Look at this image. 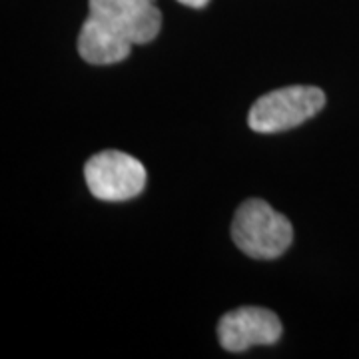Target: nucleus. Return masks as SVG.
<instances>
[{"label":"nucleus","mask_w":359,"mask_h":359,"mask_svg":"<svg viewBox=\"0 0 359 359\" xmlns=\"http://www.w3.org/2000/svg\"><path fill=\"white\" fill-rule=\"evenodd\" d=\"M88 6L78 36V52L88 65L122 62L132 46L152 42L162 26L154 0H88Z\"/></svg>","instance_id":"nucleus-1"},{"label":"nucleus","mask_w":359,"mask_h":359,"mask_svg":"<svg viewBox=\"0 0 359 359\" xmlns=\"http://www.w3.org/2000/svg\"><path fill=\"white\" fill-rule=\"evenodd\" d=\"M325 106L323 90L316 86H287L257 98L248 124L259 134H276L295 128L313 118Z\"/></svg>","instance_id":"nucleus-3"},{"label":"nucleus","mask_w":359,"mask_h":359,"mask_svg":"<svg viewBox=\"0 0 359 359\" xmlns=\"http://www.w3.org/2000/svg\"><path fill=\"white\" fill-rule=\"evenodd\" d=\"M282 337V321L266 308L245 306L226 313L218 323L219 346L226 351H245L254 346H271Z\"/></svg>","instance_id":"nucleus-5"},{"label":"nucleus","mask_w":359,"mask_h":359,"mask_svg":"<svg viewBox=\"0 0 359 359\" xmlns=\"http://www.w3.org/2000/svg\"><path fill=\"white\" fill-rule=\"evenodd\" d=\"M231 238L250 257L273 259L292 245L294 230L283 214L254 198L238 208L231 222Z\"/></svg>","instance_id":"nucleus-2"},{"label":"nucleus","mask_w":359,"mask_h":359,"mask_svg":"<svg viewBox=\"0 0 359 359\" xmlns=\"http://www.w3.org/2000/svg\"><path fill=\"white\" fill-rule=\"evenodd\" d=\"M84 178L94 198L104 202H124L144 190L146 168L140 160L124 152L106 150L86 162Z\"/></svg>","instance_id":"nucleus-4"},{"label":"nucleus","mask_w":359,"mask_h":359,"mask_svg":"<svg viewBox=\"0 0 359 359\" xmlns=\"http://www.w3.org/2000/svg\"><path fill=\"white\" fill-rule=\"evenodd\" d=\"M178 2L186 4V6H190V8H204L210 0H178Z\"/></svg>","instance_id":"nucleus-6"}]
</instances>
